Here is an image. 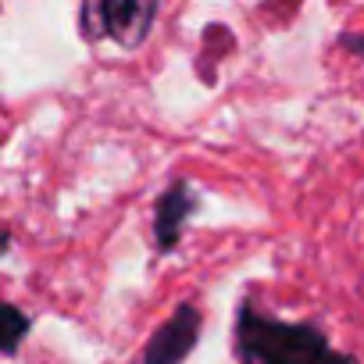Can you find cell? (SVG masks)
Returning a JSON list of instances; mask_svg holds the SVG:
<instances>
[{"label": "cell", "instance_id": "277c9868", "mask_svg": "<svg viewBox=\"0 0 364 364\" xmlns=\"http://www.w3.org/2000/svg\"><path fill=\"white\" fill-rule=\"evenodd\" d=\"M193 208H197V197L190 190V182L175 178L171 186L161 193L157 208H154V240H157V250H175L178 247L182 229H186Z\"/></svg>", "mask_w": 364, "mask_h": 364}, {"label": "cell", "instance_id": "6da1fadb", "mask_svg": "<svg viewBox=\"0 0 364 364\" xmlns=\"http://www.w3.org/2000/svg\"><path fill=\"white\" fill-rule=\"evenodd\" d=\"M236 357L240 364H357V357L332 350L321 328L307 321L268 318L254 304L240 307Z\"/></svg>", "mask_w": 364, "mask_h": 364}, {"label": "cell", "instance_id": "5b68a950", "mask_svg": "<svg viewBox=\"0 0 364 364\" xmlns=\"http://www.w3.org/2000/svg\"><path fill=\"white\" fill-rule=\"evenodd\" d=\"M26 332H29V314H22L15 304H8L4 307V350L15 353Z\"/></svg>", "mask_w": 364, "mask_h": 364}, {"label": "cell", "instance_id": "8992f818", "mask_svg": "<svg viewBox=\"0 0 364 364\" xmlns=\"http://www.w3.org/2000/svg\"><path fill=\"white\" fill-rule=\"evenodd\" d=\"M343 47L353 54H364V36H343Z\"/></svg>", "mask_w": 364, "mask_h": 364}, {"label": "cell", "instance_id": "3957f363", "mask_svg": "<svg viewBox=\"0 0 364 364\" xmlns=\"http://www.w3.org/2000/svg\"><path fill=\"white\" fill-rule=\"evenodd\" d=\"M200 325H204L200 311H197L193 304H182V307L150 336V343H146V350H143V364H182V360L193 353L197 339H200Z\"/></svg>", "mask_w": 364, "mask_h": 364}, {"label": "cell", "instance_id": "7a4b0ae2", "mask_svg": "<svg viewBox=\"0 0 364 364\" xmlns=\"http://www.w3.org/2000/svg\"><path fill=\"white\" fill-rule=\"evenodd\" d=\"M161 0H82L79 8V33L90 43L118 40L125 50H136L157 15Z\"/></svg>", "mask_w": 364, "mask_h": 364}]
</instances>
